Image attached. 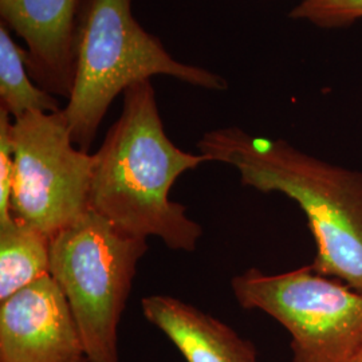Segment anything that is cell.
Returning <instances> with one entry per match:
<instances>
[{"instance_id":"1","label":"cell","mask_w":362,"mask_h":362,"mask_svg":"<svg viewBox=\"0 0 362 362\" xmlns=\"http://www.w3.org/2000/svg\"><path fill=\"white\" fill-rule=\"evenodd\" d=\"M122 95L121 115L93 153L89 208L129 236H155L169 250L194 251L203 228L169 194L182 173L208 158L172 143L151 79Z\"/></svg>"},{"instance_id":"2","label":"cell","mask_w":362,"mask_h":362,"mask_svg":"<svg viewBox=\"0 0 362 362\" xmlns=\"http://www.w3.org/2000/svg\"><path fill=\"white\" fill-rule=\"evenodd\" d=\"M197 149L236 169L243 185L297 202L317 246L311 269L362 293V172L236 127L208 130Z\"/></svg>"},{"instance_id":"3","label":"cell","mask_w":362,"mask_h":362,"mask_svg":"<svg viewBox=\"0 0 362 362\" xmlns=\"http://www.w3.org/2000/svg\"><path fill=\"white\" fill-rule=\"evenodd\" d=\"M156 76L207 90L228 88L219 74L175 59L161 40L137 22L132 0H83L78 16L73 88L64 107L73 143L89 152L117 97Z\"/></svg>"},{"instance_id":"4","label":"cell","mask_w":362,"mask_h":362,"mask_svg":"<svg viewBox=\"0 0 362 362\" xmlns=\"http://www.w3.org/2000/svg\"><path fill=\"white\" fill-rule=\"evenodd\" d=\"M148 242L89 209L52 238L50 275L77 321L89 362H118V325Z\"/></svg>"},{"instance_id":"5","label":"cell","mask_w":362,"mask_h":362,"mask_svg":"<svg viewBox=\"0 0 362 362\" xmlns=\"http://www.w3.org/2000/svg\"><path fill=\"white\" fill-rule=\"evenodd\" d=\"M231 288L246 310H260L291 337L293 362H351L362 348V293L305 266L281 274L248 269Z\"/></svg>"},{"instance_id":"6","label":"cell","mask_w":362,"mask_h":362,"mask_svg":"<svg viewBox=\"0 0 362 362\" xmlns=\"http://www.w3.org/2000/svg\"><path fill=\"white\" fill-rule=\"evenodd\" d=\"M11 214L52 238L89 208L93 153L73 143L64 109L13 119Z\"/></svg>"},{"instance_id":"7","label":"cell","mask_w":362,"mask_h":362,"mask_svg":"<svg viewBox=\"0 0 362 362\" xmlns=\"http://www.w3.org/2000/svg\"><path fill=\"white\" fill-rule=\"evenodd\" d=\"M0 362H89L73 311L52 275L0 300Z\"/></svg>"},{"instance_id":"8","label":"cell","mask_w":362,"mask_h":362,"mask_svg":"<svg viewBox=\"0 0 362 362\" xmlns=\"http://www.w3.org/2000/svg\"><path fill=\"white\" fill-rule=\"evenodd\" d=\"M82 3L83 0H0V23L25 42L31 77L55 97L69 98L71 93Z\"/></svg>"},{"instance_id":"9","label":"cell","mask_w":362,"mask_h":362,"mask_svg":"<svg viewBox=\"0 0 362 362\" xmlns=\"http://www.w3.org/2000/svg\"><path fill=\"white\" fill-rule=\"evenodd\" d=\"M141 309L187 362H258L257 348L250 339L179 298L149 296L141 299Z\"/></svg>"},{"instance_id":"10","label":"cell","mask_w":362,"mask_h":362,"mask_svg":"<svg viewBox=\"0 0 362 362\" xmlns=\"http://www.w3.org/2000/svg\"><path fill=\"white\" fill-rule=\"evenodd\" d=\"M52 238L13 216L0 224V300L50 275Z\"/></svg>"},{"instance_id":"11","label":"cell","mask_w":362,"mask_h":362,"mask_svg":"<svg viewBox=\"0 0 362 362\" xmlns=\"http://www.w3.org/2000/svg\"><path fill=\"white\" fill-rule=\"evenodd\" d=\"M0 109L13 119L28 113H55L62 107L57 97L42 89L33 79L26 62V50L11 31L0 23Z\"/></svg>"},{"instance_id":"12","label":"cell","mask_w":362,"mask_h":362,"mask_svg":"<svg viewBox=\"0 0 362 362\" xmlns=\"http://www.w3.org/2000/svg\"><path fill=\"white\" fill-rule=\"evenodd\" d=\"M290 18L322 28L350 26L362 21V0H300Z\"/></svg>"},{"instance_id":"13","label":"cell","mask_w":362,"mask_h":362,"mask_svg":"<svg viewBox=\"0 0 362 362\" xmlns=\"http://www.w3.org/2000/svg\"><path fill=\"white\" fill-rule=\"evenodd\" d=\"M13 124V117L0 109V224L13 218L11 197L15 175Z\"/></svg>"},{"instance_id":"14","label":"cell","mask_w":362,"mask_h":362,"mask_svg":"<svg viewBox=\"0 0 362 362\" xmlns=\"http://www.w3.org/2000/svg\"><path fill=\"white\" fill-rule=\"evenodd\" d=\"M351 362H362V348L360 349V351L357 353V356L354 357V360Z\"/></svg>"}]
</instances>
